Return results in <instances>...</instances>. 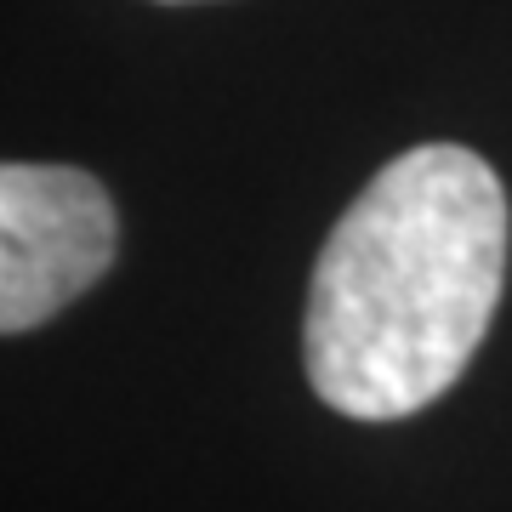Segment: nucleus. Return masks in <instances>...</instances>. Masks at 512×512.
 I'll return each mask as SVG.
<instances>
[{
	"label": "nucleus",
	"instance_id": "nucleus-1",
	"mask_svg": "<svg viewBox=\"0 0 512 512\" xmlns=\"http://www.w3.org/2000/svg\"><path fill=\"white\" fill-rule=\"evenodd\" d=\"M507 279V188L473 148L387 160L313 262L302 365L353 421H399L461 382Z\"/></svg>",
	"mask_w": 512,
	"mask_h": 512
},
{
	"label": "nucleus",
	"instance_id": "nucleus-2",
	"mask_svg": "<svg viewBox=\"0 0 512 512\" xmlns=\"http://www.w3.org/2000/svg\"><path fill=\"white\" fill-rule=\"evenodd\" d=\"M120 222L109 188L74 165L0 171V325L6 336L46 325L109 274Z\"/></svg>",
	"mask_w": 512,
	"mask_h": 512
}]
</instances>
